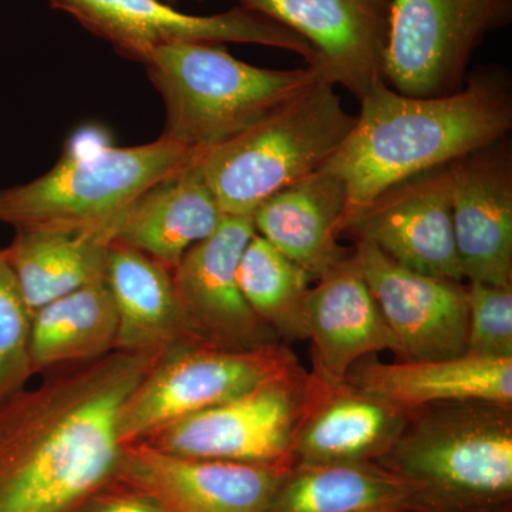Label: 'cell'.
Wrapping results in <instances>:
<instances>
[{"mask_svg":"<svg viewBox=\"0 0 512 512\" xmlns=\"http://www.w3.org/2000/svg\"><path fill=\"white\" fill-rule=\"evenodd\" d=\"M346 380L404 412L470 400L512 404V357L491 359L464 353L402 363L365 357L349 370Z\"/></svg>","mask_w":512,"mask_h":512,"instance_id":"d6986e66","label":"cell"},{"mask_svg":"<svg viewBox=\"0 0 512 512\" xmlns=\"http://www.w3.org/2000/svg\"><path fill=\"white\" fill-rule=\"evenodd\" d=\"M380 466L420 485L407 512L512 507V404L453 402L407 412Z\"/></svg>","mask_w":512,"mask_h":512,"instance_id":"3957f363","label":"cell"},{"mask_svg":"<svg viewBox=\"0 0 512 512\" xmlns=\"http://www.w3.org/2000/svg\"><path fill=\"white\" fill-rule=\"evenodd\" d=\"M289 468L177 456L137 441L124 447L110 488L164 512H269Z\"/></svg>","mask_w":512,"mask_h":512,"instance_id":"8fae6325","label":"cell"},{"mask_svg":"<svg viewBox=\"0 0 512 512\" xmlns=\"http://www.w3.org/2000/svg\"><path fill=\"white\" fill-rule=\"evenodd\" d=\"M353 255L397 340V356L431 360L467 352V286L404 268L370 242L355 241Z\"/></svg>","mask_w":512,"mask_h":512,"instance_id":"9a60e30c","label":"cell"},{"mask_svg":"<svg viewBox=\"0 0 512 512\" xmlns=\"http://www.w3.org/2000/svg\"><path fill=\"white\" fill-rule=\"evenodd\" d=\"M355 120L336 84L319 73L311 86L258 123L202 151V175L222 214L252 217L279 191L316 173L342 146Z\"/></svg>","mask_w":512,"mask_h":512,"instance_id":"277c9868","label":"cell"},{"mask_svg":"<svg viewBox=\"0 0 512 512\" xmlns=\"http://www.w3.org/2000/svg\"><path fill=\"white\" fill-rule=\"evenodd\" d=\"M366 241L404 268L463 282L454 239L448 165L387 188L340 225V237Z\"/></svg>","mask_w":512,"mask_h":512,"instance_id":"7c38bea8","label":"cell"},{"mask_svg":"<svg viewBox=\"0 0 512 512\" xmlns=\"http://www.w3.org/2000/svg\"><path fill=\"white\" fill-rule=\"evenodd\" d=\"M291 29L318 55L316 70L363 99L384 80L390 0H239Z\"/></svg>","mask_w":512,"mask_h":512,"instance_id":"5bb4252c","label":"cell"},{"mask_svg":"<svg viewBox=\"0 0 512 512\" xmlns=\"http://www.w3.org/2000/svg\"><path fill=\"white\" fill-rule=\"evenodd\" d=\"M238 285L249 308L278 338L308 339L305 302L311 276L261 235L239 258Z\"/></svg>","mask_w":512,"mask_h":512,"instance_id":"484cf974","label":"cell"},{"mask_svg":"<svg viewBox=\"0 0 512 512\" xmlns=\"http://www.w3.org/2000/svg\"><path fill=\"white\" fill-rule=\"evenodd\" d=\"M106 284L119 319L116 350L163 353L181 343L201 342L185 322L173 274L147 255L113 242Z\"/></svg>","mask_w":512,"mask_h":512,"instance_id":"7402d4cb","label":"cell"},{"mask_svg":"<svg viewBox=\"0 0 512 512\" xmlns=\"http://www.w3.org/2000/svg\"><path fill=\"white\" fill-rule=\"evenodd\" d=\"M254 234L252 217L225 215L214 234L194 245L171 272L185 322L201 342L228 350L278 342L238 285L239 258Z\"/></svg>","mask_w":512,"mask_h":512,"instance_id":"4fadbf2b","label":"cell"},{"mask_svg":"<svg viewBox=\"0 0 512 512\" xmlns=\"http://www.w3.org/2000/svg\"><path fill=\"white\" fill-rule=\"evenodd\" d=\"M117 228L16 229L15 239L5 249L30 312L83 286L106 281L107 252Z\"/></svg>","mask_w":512,"mask_h":512,"instance_id":"603a6c76","label":"cell"},{"mask_svg":"<svg viewBox=\"0 0 512 512\" xmlns=\"http://www.w3.org/2000/svg\"><path fill=\"white\" fill-rule=\"evenodd\" d=\"M467 352L470 355L512 357V285L470 282L467 285Z\"/></svg>","mask_w":512,"mask_h":512,"instance_id":"83f0119b","label":"cell"},{"mask_svg":"<svg viewBox=\"0 0 512 512\" xmlns=\"http://www.w3.org/2000/svg\"><path fill=\"white\" fill-rule=\"evenodd\" d=\"M309 288L306 330L313 346V375L345 382L349 370L373 353L399 350L355 255Z\"/></svg>","mask_w":512,"mask_h":512,"instance_id":"ac0fdd59","label":"cell"},{"mask_svg":"<svg viewBox=\"0 0 512 512\" xmlns=\"http://www.w3.org/2000/svg\"><path fill=\"white\" fill-rule=\"evenodd\" d=\"M200 153L163 136L141 146L69 150L42 177L0 190V222L62 232L119 227L143 192Z\"/></svg>","mask_w":512,"mask_h":512,"instance_id":"8992f818","label":"cell"},{"mask_svg":"<svg viewBox=\"0 0 512 512\" xmlns=\"http://www.w3.org/2000/svg\"><path fill=\"white\" fill-rule=\"evenodd\" d=\"M495 512H512V507H510V508H504V510L495 511Z\"/></svg>","mask_w":512,"mask_h":512,"instance_id":"4dcf8cb0","label":"cell"},{"mask_svg":"<svg viewBox=\"0 0 512 512\" xmlns=\"http://www.w3.org/2000/svg\"><path fill=\"white\" fill-rule=\"evenodd\" d=\"M161 353L114 350L0 402V512H76L109 490L121 410Z\"/></svg>","mask_w":512,"mask_h":512,"instance_id":"6da1fadb","label":"cell"},{"mask_svg":"<svg viewBox=\"0 0 512 512\" xmlns=\"http://www.w3.org/2000/svg\"><path fill=\"white\" fill-rule=\"evenodd\" d=\"M201 153L127 208L114 244L141 252L173 272L194 245L214 234L225 215L205 183Z\"/></svg>","mask_w":512,"mask_h":512,"instance_id":"44dd1931","label":"cell"},{"mask_svg":"<svg viewBox=\"0 0 512 512\" xmlns=\"http://www.w3.org/2000/svg\"><path fill=\"white\" fill-rule=\"evenodd\" d=\"M143 64L164 101L161 136L197 151L238 136L319 76L311 66H254L212 43H170L154 50Z\"/></svg>","mask_w":512,"mask_h":512,"instance_id":"5b68a950","label":"cell"},{"mask_svg":"<svg viewBox=\"0 0 512 512\" xmlns=\"http://www.w3.org/2000/svg\"><path fill=\"white\" fill-rule=\"evenodd\" d=\"M454 239L468 282L512 285V151L507 137L448 164Z\"/></svg>","mask_w":512,"mask_h":512,"instance_id":"2e32d148","label":"cell"},{"mask_svg":"<svg viewBox=\"0 0 512 512\" xmlns=\"http://www.w3.org/2000/svg\"><path fill=\"white\" fill-rule=\"evenodd\" d=\"M420 485L377 463H295L269 512H362L406 508Z\"/></svg>","mask_w":512,"mask_h":512,"instance_id":"cb8c5ba5","label":"cell"},{"mask_svg":"<svg viewBox=\"0 0 512 512\" xmlns=\"http://www.w3.org/2000/svg\"><path fill=\"white\" fill-rule=\"evenodd\" d=\"M119 319L106 281L47 303L32 316L35 373L93 362L116 350Z\"/></svg>","mask_w":512,"mask_h":512,"instance_id":"d4e9b609","label":"cell"},{"mask_svg":"<svg viewBox=\"0 0 512 512\" xmlns=\"http://www.w3.org/2000/svg\"><path fill=\"white\" fill-rule=\"evenodd\" d=\"M511 10V0H390L384 80L410 97L457 92L478 45Z\"/></svg>","mask_w":512,"mask_h":512,"instance_id":"ba28073f","label":"cell"},{"mask_svg":"<svg viewBox=\"0 0 512 512\" xmlns=\"http://www.w3.org/2000/svg\"><path fill=\"white\" fill-rule=\"evenodd\" d=\"M362 512H407L406 508L402 505H387V507L373 508V510H367Z\"/></svg>","mask_w":512,"mask_h":512,"instance_id":"f546056e","label":"cell"},{"mask_svg":"<svg viewBox=\"0 0 512 512\" xmlns=\"http://www.w3.org/2000/svg\"><path fill=\"white\" fill-rule=\"evenodd\" d=\"M359 101L352 130L322 167L348 190L343 220L394 184L497 143L512 128L511 80L501 67H481L446 96H404L380 83Z\"/></svg>","mask_w":512,"mask_h":512,"instance_id":"7a4b0ae2","label":"cell"},{"mask_svg":"<svg viewBox=\"0 0 512 512\" xmlns=\"http://www.w3.org/2000/svg\"><path fill=\"white\" fill-rule=\"evenodd\" d=\"M308 383L309 373L299 370L175 420L141 441L177 456L292 467Z\"/></svg>","mask_w":512,"mask_h":512,"instance_id":"9c48e42d","label":"cell"},{"mask_svg":"<svg viewBox=\"0 0 512 512\" xmlns=\"http://www.w3.org/2000/svg\"><path fill=\"white\" fill-rule=\"evenodd\" d=\"M303 367L279 342L228 350L187 342L161 353L121 410L124 446L190 414L217 406Z\"/></svg>","mask_w":512,"mask_h":512,"instance_id":"52a82bcc","label":"cell"},{"mask_svg":"<svg viewBox=\"0 0 512 512\" xmlns=\"http://www.w3.org/2000/svg\"><path fill=\"white\" fill-rule=\"evenodd\" d=\"M348 204L345 183L320 168L266 200L252 220L256 234L318 281L352 254L339 242Z\"/></svg>","mask_w":512,"mask_h":512,"instance_id":"ffe728a7","label":"cell"},{"mask_svg":"<svg viewBox=\"0 0 512 512\" xmlns=\"http://www.w3.org/2000/svg\"><path fill=\"white\" fill-rule=\"evenodd\" d=\"M407 412L353 386L309 373L296 430L295 463H376L393 447Z\"/></svg>","mask_w":512,"mask_h":512,"instance_id":"e0dca14e","label":"cell"},{"mask_svg":"<svg viewBox=\"0 0 512 512\" xmlns=\"http://www.w3.org/2000/svg\"><path fill=\"white\" fill-rule=\"evenodd\" d=\"M32 316L6 249H0V402L35 375L30 359Z\"/></svg>","mask_w":512,"mask_h":512,"instance_id":"4316f807","label":"cell"},{"mask_svg":"<svg viewBox=\"0 0 512 512\" xmlns=\"http://www.w3.org/2000/svg\"><path fill=\"white\" fill-rule=\"evenodd\" d=\"M76 512H164L151 503L147 498L141 495L128 493V491L109 490L101 491V493L90 498L83 507Z\"/></svg>","mask_w":512,"mask_h":512,"instance_id":"f1b7e54d","label":"cell"},{"mask_svg":"<svg viewBox=\"0 0 512 512\" xmlns=\"http://www.w3.org/2000/svg\"><path fill=\"white\" fill-rule=\"evenodd\" d=\"M49 2L134 62L144 63L158 47L180 42L275 47L296 53L308 66L318 62L315 49L301 36L241 5L217 15L198 16L180 12L163 0Z\"/></svg>","mask_w":512,"mask_h":512,"instance_id":"30bf717a","label":"cell"}]
</instances>
